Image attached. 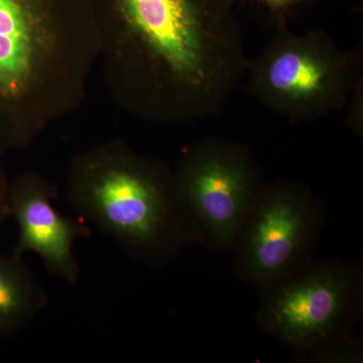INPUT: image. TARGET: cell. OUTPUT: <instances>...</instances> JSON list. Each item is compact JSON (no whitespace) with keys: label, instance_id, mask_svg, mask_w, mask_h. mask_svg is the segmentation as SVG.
I'll return each instance as SVG.
<instances>
[{"label":"cell","instance_id":"obj_1","mask_svg":"<svg viewBox=\"0 0 363 363\" xmlns=\"http://www.w3.org/2000/svg\"><path fill=\"white\" fill-rule=\"evenodd\" d=\"M178 98L182 116L220 113L247 73L233 0H113Z\"/></svg>","mask_w":363,"mask_h":363},{"label":"cell","instance_id":"obj_2","mask_svg":"<svg viewBox=\"0 0 363 363\" xmlns=\"http://www.w3.org/2000/svg\"><path fill=\"white\" fill-rule=\"evenodd\" d=\"M70 200L83 220L152 269H164L191 245L204 247L174 178L133 157L90 162L76 179Z\"/></svg>","mask_w":363,"mask_h":363},{"label":"cell","instance_id":"obj_3","mask_svg":"<svg viewBox=\"0 0 363 363\" xmlns=\"http://www.w3.org/2000/svg\"><path fill=\"white\" fill-rule=\"evenodd\" d=\"M259 294L255 318L262 333L312 362H362L355 332L363 311L362 264L314 259Z\"/></svg>","mask_w":363,"mask_h":363},{"label":"cell","instance_id":"obj_4","mask_svg":"<svg viewBox=\"0 0 363 363\" xmlns=\"http://www.w3.org/2000/svg\"><path fill=\"white\" fill-rule=\"evenodd\" d=\"M362 56L345 51L323 30L281 28L247 62L253 96L289 123L319 121L342 111L362 82Z\"/></svg>","mask_w":363,"mask_h":363},{"label":"cell","instance_id":"obj_5","mask_svg":"<svg viewBox=\"0 0 363 363\" xmlns=\"http://www.w3.org/2000/svg\"><path fill=\"white\" fill-rule=\"evenodd\" d=\"M326 217L323 201L307 186L267 183L230 252L236 277L260 291L301 271L314 259Z\"/></svg>","mask_w":363,"mask_h":363},{"label":"cell","instance_id":"obj_6","mask_svg":"<svg viewBox=\"0 0 363 363\" xmlns=\"http://www.w3.org/2000/svg\"><path fill=\"white\" fill-rule=\"evenodd\" d=\"M174 180L204 247L218 252L233 250L267 184L250 147L220 138L191 147Z\"/></svg>","mask_w":363,"mask_h":363},{"label":"cell","instance_id":"obj_7","mask_svg":"<svg viewBox=\"0 0 363 363\" xmlns=\"http://www.w3.org/2000/svg\"><path fill=\"white\" fill-rule=\"evenodd\" d=\"M56 196L54 189L35 180L21 181L9 189V214L18 227L13 255L21 259L26 252H35L50 274L76 286L80 269L74 245L92 233L84 221L55 209L52 201Z\"/></svg>","mask_w":363,"mask_h":363},{"label":"cell","instance_id":"obj_8","mask_svg":"<svg viewBox=\"0 0 363 363\" xmlns=\"http://www.w3.org/2000/svg\"><path fill=\"white\" fill-rule=\"evenodd\" d=\"M47 304L44 288L21 257L0 253V337L23 330Z\"/></svg>","mask_w":363,"mask_h":363},{"label":"cell","instance_id":"obj_9","mask_svg":"<svg viewBox=\"0 0 363 363\" xmlns=\"http://www.w3.org/2000/svg\"><path fill=\"white\" fill-rule=\"evenodd\" d=\"M350 99L352 104L350 107V125L353 133L362 136V82L354 88L351 94Z\"/></svg>","mask_w":363,"mask_h":363},{"label":"cell","instance_id":"obj_10","mask_svg":"<svg viewBox=\"0 0 363 363\" xmlns=\"http://www.w3.org/2000/svg\"><path fill=\"white\" fill-rule=\"evenodd\" d=\"M9 217H11L9 208V189L0 183V226Z\"/></svg>","mask_w":363,"mask_h":363},{"label":"cell","instance_id":"obj_11","mask_svg":"<svg viewBox=\"0 0 363 363\" xmlns=\"http://www.w3.org/2000/svg\"><path fill=\"white\" fill-rule=\"evenodd\" d=\"M257 1L274 11H285L289 7L295 6L301 0H257Z\"/></svg>","mask_w":363,"mask_h":363}]
</instances>
